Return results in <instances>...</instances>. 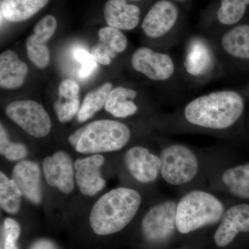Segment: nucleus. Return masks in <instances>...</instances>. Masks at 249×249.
Instances as JSON below:
<instances>
[{"label":"nucleus","mask_w":249,"mask_h":249,"mask_svg":"<svg viewBox=\"0 0 249 249\" xmlns=\"http://www.w3.org/2000/svg\"><path fill=\"white\" fill-rule=\"evenodd\" d=\"M245 110L242 95L233 90H221L202 95L186 105V120L203 128L222 130L240 119Z\"/></svg>","instance_id":"nucleus-1"},{"label":"nucleus","mask_w":249,"mask_h":249,"mask_svg":"<svg viewBox=\"0 0 249 249\" xmlns=\"http://www.w3.org/2000/svg\"><path fill=\"white\" fill-rule=\"evenodd\" d=\"M142 201L139 192L125 187L103 195L90 213L89 224L93 232L105 236L121 231L135 217Z\"/></svg>","instance_id":"nucleus-2"},{"label":"nucleus","mask_w":249,"mask_h":249,"mask_svg":"<svg viewBox=\"0 0 249 249\" xmlns=\"http://www.w3.org/2000/svg\"><path fill=\"white\" fill-rule=\"evenodd\" d=\"M224 212L222 203L209 192H189L177 204V229L181 233H190L219 222Z\"/></svg>","instance_id":"nucleus-3"},{"label":"nucleus","mask_w":249,"mask_h":249,"mask_svg":"<svg viewBox=\"0 0 249 249\" xmlns=\"http://www.w3.org/2000/svg\"><path fill=\"white\" fill-rule=\"evenodd\" d=\"M130 138V129L123 123L96 121L83 127V133L74 148L82 154L115 152L125 146Z\"/></svg>","instance_id":"nucleus-4"},{"label":"nucleus","mask_w":249,"mask_h":249,"mask_svg":"<svg viewBox=\"0 0 249 249\" xmlns=\"http://www.w3.org/2000/svg\"><path fill=\"white\" fill-rule=\"evenodd\" d=\"M160 175L172 186L191 182L199 171V160L194 152L182 144L165 147L160 155Z\"/></svg>","instance_id":"nucleus-5"},{"label":"nucleus","mask_w":249,"mask_h":249,"mask_svg":"<svg viewBox=\"0 0 249 249\" xmlns=\"http://www.w3.org/2000/svg\"><path fill=\"white\" fill-rule=\"evenodd\" d=\"M6 114L11 121L36 138L47 137L52 129V121L48 113L36 101H16L9 103Z\"/></svg>","instance_id":"nucleus-6"},{"label":"nucleus","mask_w":249,"mask_h":249,"mask_svg":"<svg viewBox=\"0 0 249 249\" xmlns=\"http://www.w3.org/2000/svg\"><path fill=\"white\" fill-rule=\"evenodd\" d=\"M177 204L166 201L152 206L147 211L142 223V235L147 241L159 243L171 237L177 229Z\"/></svg>","instance_id":"nucleus-7"},{"label":"nucleus","mask_w":249,"mask_h":249,"mask_svg":"<svg viewBox=\"0 0 249 249\" xmlns=\"http://www.w3.org/2000/svg\"><path fill=\"white\" fill-rule=\"evenodd\" d=\"M131 64L136 71L155 81H165L173 76L175 65L168 54L141 47L132 54Z\"/></svg>","instance_id":"nucleus-8"},{"label":"nucleus","mask_w":249,"mask_h":249,"mask_svg":"<svg viewBox=\"0 0 249 249\" xmlns=\"http://www.w3.org/2000/svg\"><path fill=\"white\" fill-rule=\"evenodd\" d=\"M46 182L62 193L70 194L74 188V163L71 157L64 151H58L42 162Z\"/></svg>","instance_id":"nucleus-9"},{"label":"nucleus","mask_w":249,"mask_h":249,"mask_svg":"<svg viewBox=\"0 0 249 249\" xmlns=\"http://www.w3.org/2000/svg\"><path fill=\"white\" fill-rule=\"evenodd\" d=\"M124 161L132 178L139 182H153L160 174V157L145 147H131L124 155Z\"/></svg>","instance_id":"nucleus-10"},{"label":"nucleus","mask_w":249,"mask_h":249,"mask_svg":"<svg viewBox=\"0 0 249 249\" xmlns=\"http://www.w3.org/2000/svg\"><path fill=\"white\" fill-rule=\"evenodd\" d=\"M241 232H249V204L234 205L224 211L214 235L216 245L225 247Z\"/></svg>","instance_id":"nucleus-11"},{"label":"nucleus","mask_w":249,"mask_h":249,"mask_svg":"<svg viewBox=\"0 0 249 249\" xmlns=\"http://www.w3.org/2000/svg\"><path fill=\"white\" fill-rule=\"evenodd\" d=\"M104 162V157L100 154L78 159L74 162L77 186L82 194L95 196L106 186V181L101 173Z\"/></svg>","instance_id":"nucleus-12"},{"label":"nucleus","mask_w":249,"mask_h":249,"mask_svg":"<svg viewBox=\"0 0 249 249\" xmlns=\"http://www.w3.org/2000/svg\"><path fill=\"white\" fill-rule=\"evenodd\" d=\"M178 9L171 1L160 0L152 6L142 23L147 37L160 38L168 34L178 18Z\"/></svg>","instance_id":"nucleus-13"},{"label":"nucleus","mask_w":249,"mask_h":249,"mask_svg":"<svg viewBox=\"0 0 249 249\" xmlns=\"http://www.w3.org/2000/svg\"><path fill=\"white\" fill-rule=\"evenodd\" d=\"M14 182L22 196L33 204H39L42 200L40 167L35 162L23 160L15 165L12 174Z\"/></svg>","instance_id":"nucleus-14"},{"label":"nucleus","mask_w":249,"mask_h":249,"mask_svg":"<svg viewBox=\"0 0 249 249\" xmlns=\"http://www.w3.org/2000/svg\"><path fill=\"white\" fill-rule=\"evenodd\" d=\"M103 13L108 26L119 30H133L140 19L138 6L127 4L126 0H107Z\"/></svg>","instance_id":"nucleus-15"},{"label":"nucleus","mask_w":249,"mask_h":249,"mask_svg":"<svg viewBox=\"0 0 249 249\" xmlns=\"http://www.w3.org/2000/svg\"><path fill=\"white\" fill-rule=\"evenodd\" d=\"M28 73L27 64L14 51H5L0 55V85L6 89H16L24 83Z\"/></svg>","instance_id":"nucleus-16"},{"label":"nucleus","mask_w":249,"mask_h":249,"mask_svg":"<svg viewBox=\"0 0 249 249\" xmlns=\"http://www.w3.org/2000/svg\"><path fill=\"white\" fill-rule=\"evenodd\" d=\"M137 96V92L135 90L118 87L111 89L105 109L116 118L133 116L138 110L137 104L133 101Z\"/></svg>","instance_id":"nucleus-17"},{"label":"nucleus","mask_w":249,"mask_h":249,"mask_svg":"<svg viewBox=\"0 0 249 249\" xmlns=\"http://www.w3.org/2000/svg\"><path fill=\"white\" fill-rule=\"evenodd\" d=\"M49 0H3L1 16L9 22L27 20L40 11Z\"/></svg>","instance_id":"nucleus-18"},{"label":"nucleus","mask_w":249,"mask_h":249,"mask_svg":"<svg viewBox=\"0 0 249 249\" xmlns=\"http://www.w3.org/2000/svg\"><path fill=\"white\" fill-rule=\"evenodd\" d=\"M223 50L235 58L249 59V25L242 24L232 28L222 36Z\"/></svg>","instance_id":"nucleus-19"},{"label":"nucleus","mask_w":249,"mask_h":249,"mask_svg":"<svg viewBox=\"0 0 249 249\" xmlns=\"http://www.w3.org/2000/svg\"><path fill=\"white\" fill-rule=\"evenodd\" d=\"M224 184L237 197L249 199V163L231 167L222 176Z\"/></svg>","instance_id":"nucleus-20"},{"label":"nucleus","mask_w":249,"mask_h":249,"mask_svg":"<svg viewBox=\"0 0 249 249\" xmlns=\"http://www.w3.org/2000/svg\"><path fill=\"white\" fill-rule=\"evenodd\" d=\"M111 89L112 85L106 83L88 93L77 114L78 121L83 123L89 120L96 112L105 107Z\"/></svg>","instance_id":"nucleus-21"},{"label":"nucleus","mask_w":249,"mask_h":249,"mask_svg":"<svg viewBox=\"0 0 249 249\" xmlns=\"http://www.w3.org/2000/svg\"><path fill=\"white\" fill-rule=\"evenodd\" d=\"M211 53L207 46L199 40L191 43L185 60L186 71L193 76L203 74L211 64Z\"/></svg>","instance_id":"nucleus-22"},{"label":"nucleus","mask_w":249,"mask_h":249,"mask_svg":"<svg viewBox=\"0 0 249 249\" xmlns=\"http://www.w3.org/2000/svg\"><path fill=\"white\" fill-rule=\"evenodd\" d=\"M22 194L14 180L0 173V205L7 213L17 214L20 209Z\"/></svg>","instance_id":"nucleus-23"},{"label":"nucleus","mask_w":249,"mask_h":249,"mask_svg":"<svg viewBox=\"0 0 249 249\" xmlns=\"http://www.w3.org/2000/svg\"><path fill=\"white\" fill-rule=\"evenodd\" d=\"M249 0H221L217 19L224 25H233L243 18Z\"/></svg>","instance_id":"nucleus-24"},{"label":"nucleus","mask_w":249,"mask_h":249,"mask_svg":"<svg viewBox=\"0 0 249 249\" xmlns=\"http://www.w3.org/2000/svg\"><path fill=\"white\" fill-rule=\"evenodd\" d=\"M98 43L103 46L115 58L116 54L124 52L127 48V39L119 29L111 27H103L98 31Z\"/></svg>","instance_id":"nucleus-25"},{"label":"nucleus","mask_w":249,"mask_h":249,"mask_svg":"<svg viewBox=\"0 0 249 249\" xmlns=\"http://www.w3.org/2000/svg\"><path fill=\"white\" fill-rule=\"evenodd\" d=\"M28 57L36 67L44 69L48 66L50 55L45 43L40 42L31 35L26 40Z\"/></svg>","instance_id":"nucleus-26"},{"label":"nucleus","mask_w":249,"mask_h":249,"mask_svg":"<svg viewBox=\"0 0 249 249\" xmlns=\"http://www.w3.org/2000/svg\"><path fill=\"white\" fill-rule=\"evenodd\" d=\"M0 153L11 161L22 160L27 155V147L23 144L10 142L2 124L0 127Z\"/></svg>","instance_id":"nucleus-27"},{"label":"nucleus","mask_w":249,"mask_h":249,"mask_svg":"<svg viewBox=\"0 0 249 249\" xmlns=\"http://www.w3.org/2000/svg\"><path fill=\"white\" fill-rule=\"evenodd\" d=\"M57 26L58 24L55 17L47 15L36 24L32 35L37 40L46 44L55 34Z\"/></svg>","instance_id":"nucleus-28"},{"label":"nucleus","mask_w":249,"mask_h":249,"mask_svg":"<svg viewBox=\"0 0 249 249\" xmlns=\"http://www.w3.org/2000/svg\"><path fill=\"white\" fill-rule=\"evenodd\" d=\"M4 249H18L17 241L20 235L21 228L17 221L6 218L3 225Z\"/></svg>","instance_id":"nucleus-29"},{"label":"nucleus","mask_w":249,"mask_h":249,"mask_svg":"<svg viewBox=\"0 0 249 249\" xmlns=\"http://www.w3.org/2000/svg\"><path fill=\"white\" fill-rule=\"evenodd\" d=\"M54 107L58 115L59 121L62 123L69 122L76 114H78L80 107V100L78 98L67 100L65 103L58 101L55 103Z\"/></svg>","instance_id":"nucleus-30"},{"label":"nucleus","mask_w":249,"mask_h":249,"mask_svg":"<svg viewBox=\"0 0 249 249\" xmlns=\"http://www.w3.org/2000/svg\"><path fill=\"white\" fill-rule=\"evenodd\" d=\"M73 56L82 65L79 76L83 78H88L97 68L96 60L91 53L83 49H77L73 52Z\"/></svg>","instance_id":"nucleus-31"},{"label":"nucleus","mask_w":249,"mask_h":249,"mask_svg":"<svg viewBox=\"0 0 249 249\" xmlns=\"http://www.w3.org/2000/svg\"><path fill=\"white\" fill-rule=\"evenodd\" d=\"M79 91V85L72 80H63L59 85V95L66 100L75 99V98H78Z\"/></svg>","instance_id":"nucleus-32"},{"label":"nucleus","mask_w":249,"mask_h":249,"mask_svg":"<svg viewBox=\"0 0 249 249\" xmlns=\"http://www.w3.org/2000/svg\"><path fill=\"white\" fill-rule=\"evenodd\" d=\"M90 53L93 59L101 65H108L111 63L110 54L108 52L107 49L98 42L91 47Z\"/></svg>","instance_id":"nucleus-33"},{"label":"nucleus","mask_w":249,"mask_h":249,"mask_svg":"<svg viewBox=\"0 0 249 249\" xmlns=\"http://www.w3.org/2000/svg\"><path fill=\"white\" fill-rule=\"evenodd\" d=\"M29 249H58L52 241L48 239H40L33 242Z\"/></svg>","instance_id":"nucleus-34"},{"label":"nucleus","mask_w":249,"mask_h":249,"mask_svg":"<svg viewBox=\"0 0 249 249\" xmlns=\"http://www.w3.org/2000/svg\"><path fill=\"white\" fill-rule=\"evenodd\" d=\"M131 1H137V0H131Z\"/></svg>","instance_id":"nucleus-35"},{"label":"nucleus","mask_w":249,"mask_h":249,"mask_svg":"<svg viewBox=\"0 0 249 249\" xmlns=\"http://www.w3.org/2000/svg\"><path fill=\"white\" fill-rule=\"evenodd\" d=\"M178 1H183V0H178Z\"/></svg>","instance_id":"nucleus-36"}]
</instances>
